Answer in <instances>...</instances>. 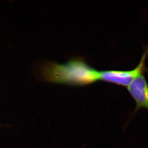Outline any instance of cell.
Here are the masks:
<instances>
[{
  "label": "cell",
  "mask_w": 148,
  "mask_h": 148,
  "mask_svg": "<svg viewBox=\"0 0 148 148\" xmlns=\"http://www.w3.org/2000/svg\"><path fill=\"white\" fill-rule=\"evenodd\" d=\"M36 72L43 80L74 86L90 85L100 81L101 71L80 58L63 64L42 62L37 67Z\"/></svg>",
  "instance_id": "obj_1"
},
{
  "label": "cell",
  "mask_w": 148,
  "mask_h": 148,
  "mask_svg": "<svg viewBox=\"0 0 148 148\" xmlns=\"http://www.w3.org/2000/svg\"><path fill=\"white\" fill-rule=\"evenodd\" d=\"M148 54V46L143 54L140 63L131 70H106L101 71L100 81L127 87L146 71L145 60Z\"/></svg>",
  "instance_id": "obj_2"
},
{
  "label": "cell",
  "mask_w": 148,
  "mask_h": 148,
  "mask_svg": "<svg viewBox=\"0 0 148 148\" xmlns=\"http://www.w3.org/2000/svg\"><path fill=\"white\" fill-rule=\"evenodd\" d=\"M127 88L135 102L134 114L142 108L148 109V84L144 74L136 78Z\"/></svg>",
  "instance_id": "obj_3"
}]
</instances>
